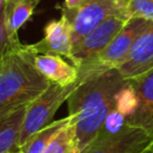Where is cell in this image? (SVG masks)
I'll use <instances>...</instances> for the list:
<instances>
[{
	"instance_id": "obj_21",
	"label": "cell",
	"mask_w": 153,
	"mask_h": 153,
	"mask_svg": "<svg viewBox=\"0 0 153 153\" xmlns=\"http://www.w3.org/2000/svg\"><path fill=\"white\" fill-rule=\"evenodd\" d=\"M142 153H153V146L148 147V148H147V149H145Z\"/></svg>"
},
{
	"instance_id": "obj_11",
	"label": "cell",
	"mask_w": 153,
	"mask_h": 153,
	"mask_svg": "<svg viewBox=\"0 0 153 153\" xmlns=\"http://www.w3.org/2000/svg\"><path fill=\"white\" fill-rule=\"evenodd\" d=\"M32 62L35 68L53 84L68 86L78 80V68L60 55L33 53Z\"/></svg>"
},
{
	"instance_id": "obj_1",
	"label": "cell",
	"mask_w": 153,
	"mask_h": 153,
	"mask_svg": "<svg viewBox=\"0 0 153 153\" xmlns=\"http://www.w3.org/2000/svg\"><path fill=\"white\" fill-rule=\"evenodd\" d=\"M68 97V110L75 128L80 151L99 133L108 114L116 108V94L127 82L117 68L84 80Z\"/></svg>"
},
{
	"instance_id": "obj_5",
	"label": "cell",
	"mask_w": 153,
	"mask_h": 153,
	"mask_svg": "<svg viewBox=\"0 0 153 153\" xmlns=\"http://www.w3.org/2000/svg\"><path fill=\"white\" fill-rule=\"evenodd\" d=\"M61 13L71 22L72 45L78 43L109 17L127 14L126 4L122 0H85L75 8H62Z\"/></svg>"
},
{
	"instance_id": "obj_14",
	"label": "cell",
	"mask_w": 153,
	"mask_h": 153,
	"mask_svg": "<svg viewBox=\"0 0 153 153\" xmlns=\"http://www.w3.org/2000/svg\"><path fill=\"white\" fill-rule=\"evenodd\" d=\"M71 121V116L63 117L57 121H53L50 124L44 127L43 129L36 131L32 134L20 147L19 153H43L47 145L49 143L50 139L54 136V134L60 130L65 124H67Z\"/></svg>"
},
{
	"instance_id": "obj_6",
	"label": "cell",
	"mask_w": 153,
	"mask_h": 153,
	"mask_svg": "<svg viewBox=\"0 0 153 153\" xmlns=\"http://www.w3.org/2000/svg\"><path fill=\"white\" fill-rule=\"evenodd\" d=\"M129 18L131 17L126 13L109 17L105 22H103L94 30L87 33L78 43L72 45L69 61L75 67H78L84 61L94 57L111 42V39L129 20Z\"/></svg>"
},
{
	"instance_id": "obj_2",
	"label": "cell",
	"mask_w": 153,
	"mask_h": 153,
	"mask_svg": "<svg viewBox=\"0 0 153 153\" xmlns=\"http://www.w3.org/2000/svg\"><path fill=\"white\" fill-rule=\"evenodd\" d=\"M32 55L23 43L4 54L0 61V120L26 106L50 85L35 68Z\"/></svg>"
},
{
	"instance_id": "obj_7",
	"label": "cell",
	"mask_w": 153,
	"mask_h": 153,
	"mask_svg": "<svg viewBox=\"0 0 153 153\" xmlns=\"http://www.w3.org/2000/svg\"><path fill=\"white\" fill-rule=\"evenodd\" d=\"M151 146V134L141 128L126 126L115 135L94 137L80 153H142Z\"/></svg>"
},
{
	"instance_id": "obj_19",
	"label": "cell",
	"mask_w": 153,
	"mask_h": 153,
	"mask_svg": "<svg viewBox=\"0 0 153 153\" xmlns=\"http://www.w3.org/2000/svg\"><path fill=\"white\" fill-rule=\"evenodd\" d=\"M22 42H12L8 37L6 23H5V14H4V7L0 8V55H4L10 49L19 45Z\"/></svg>"
},
{
	"instance_id": "obj_12",
	"label": "cell",
	"mask_w": 153,
	"mask_h": 153,
	"mask_svg": "<svg viewBox=\"0 0 153 153\" xmlns=\"http://www.w3.org/2000/svg\"><path fill=\"white\" fill-rule=\"evenodd\" d=\"M42 0H4V14L8 37L12 42H20L19 29L32 17Z\"/></svg>"
},
{
	"instance_id": "obj_23",
	"label": "cell",
	"mask_w": 153,
	"mask_h": 153,
	"mask_svg": "<svg viewBox=\"0 0 153 153\" xmlns=\"http://www.w3.org/2000/svg\"><path fill=\"white\" fill-rule=\"evenodd\" d=\"M2 56H4V55H0V61H1V59H2Z\"/></svg>"
},
{
	"instance_id": "obj_17",
	"label": "cell",
	"mask_w": 153,
	"mask_h": 153,
	"mask_svg": "<svg viewBox=\"0 0 153 153\" xmlns=\"http://www.w3.org/2000/svg\"><path fill=\"white\" fill-rule=\"evenodd\" d=\"M127 126V118L126 116L120 112L116 108H114L106 116L99 133L97 134V136L103 137V136H111L115 135L117 133H120L124 127ZM96 136V137H97Z\"/></svg>"
},
{
	"instance_id": "obj_20",
	"label": "cell",
	"mask_w": 153,
	"mask_h": 153,
	"mask_svg": "<svg viewBox=\"0 0 153 153\" xmlns=\"http://www.w3.org/2000/svg\"><path fill=\"white\" fill-rule=\"evenodd\" d=\"M85 0H65L63 2V7L62 8H67V10H72L78 7L79 5H81Z\"/></svg>"
},
{
	"instance_id": "obj_16",
	"label": "cell",
	"mask_w": 153,
	"mask_h": 153,
	"mask_svg": "<svg viewBox=\"0 0 153 153\" xmlns=\"http://www.w3.org/2000/svg\"><path fill=\"white\" fill-rule=\"evenodd\" d=\"M137 105V97L134 87L127 80V82L120 88L116 94V109L122 112L126 118L129 117L136 109Z\"/></svg>"
},
{
	"instance_id": "obj_8",
	"label": "cell",
	"mask_w": 153,
	"mask_h": 153,
	"mask_svg": "<svg viewBox=\"0 0 153 153\" xmlns=\"http://www.w3.org/2000/svg\"><path fill=\"white\" fill-rule=\"evenodd\" d=\"M35 54H55L69 60L72 53V26L68 18L61 13V18L49 22L44 27V36L33 44H26Z\"/></svg>"
},
{
	"instance_id": "obj_18",
	"label": "cell",
	"mask_w": 153,
	"mask_h": 153,
	"mask_svg": "<svg viewBox=\"0 0 153 153\" xmlns=\"http://www.w3.org/2000/svg\"><path fill=\"white\" fill-rule=\"evenodd\" d=\"M126 12L129 17L153 22V0H130L126 4Z\"/></svg>"
},
{
	"instance_id": "obj_9",
	"label": "cell",
	"mask_w": 153,
	"mask_h": 153,
	"mask_svg": "<svg viewBox=\"0 0 153 153\" xmlns=\"http://www.w3.org/2000/svg\"><path fill=\"white\" fill-rule=\"evenodd\" d=\"M137 97L135 111L127 117V126L137 127L153 136V69L133 79H127Z\"/></svg>"
},
{
	"instance_id": "obj_10",
	"label": "cell",
	"mask_w": 153,
	"mask_h": 153,
	"mask_svg": "<svg viewBox=\"0 0 153 153\" xmlns=\"http://www.w3.org/2000/svg\"><path fill=\"white\" fill-rule=\"evenodd\" d=\"M153 69V26L133 43L126 60L117 67L124 79H133Z\"/></svg>"
},
{
	"instance_id": "obj_15",
	"label": "cell",
	"mask_w": 153,
	"mask_h": 153,
	"mask_svg": "<svg viewBox=\"0 0 153 153\" xmlns=\"http://www.w3.org/2000/svg\"><path fill=\"white\" fill-rule=\"evenodd\" d=\"M74 124L71 121L57 130L50 139L43 153H80Z\"/></svg>"
},
{
	"instance_id": "obj_4",
	"label": "cell",
	"mask_w": 153,
	"mask_h": 153,
	"mask_svg": "<svg viewBox=\"0 0 153 153\" xmlns=\"http://www.w3.org/2000/svg\"><path fill=\"white\" fill-rule=\"evenodd\" d=\"M79 81L68 86H60L57 84L50 82V85L31 103L26 105L25 115L23 120L19 147L36 131L43 129L53 121V117L57 109L63 102L68 99L71 93L78 87Z\"/></svg>"
},
{
	"instance_id": "obj_22",
	"label": "cell",
	"mask_w": 153,
	"mask_h": 153,
	"mask_svg": "<svg viewBox=\"0 0 153 153\" xmlns=\"http://www.w3.org/2000/svg\"><path fill=\"white\" fill-rule=\"evenodd\" d=\"M122 1H123V2H124V4H127V2H129V1H130V0H122Z\"/></svg>"
},
{
	"instance_id": "obj_13",
	"label": "cell",
	"mask_w": 153,
	"mask_h": 153,
	"mask_svg": "<svg viewBox=\"0 0 153 153\" xmlns=\"http://www.w3.org/2000/svg\"><path fill=\"white\" fill-rule=\"evenodd\" d=\"M26 106L0 120V153H19V137Z\"/></svg>"
},
{
	"instance_id": "obj_3",
	"label": "cell",
	"mask_w": 153,
	"mask_h": 153,
	"mask_svg": "<svg viewBox=\"0 0 153 153\" xmlns=\"http://www.w3.org/2000/svg\"><path fill=\"white\" fill-rule=\"evenodd\" d=\"M151 26H153V22L151 20L137 17L129 18L124 26L99 54L76 67L79 72L78 80H84L105 71L117 68L126 60L135 39Z\"/></svg>"
}]
</instances>
